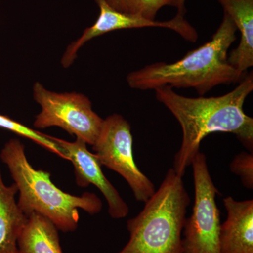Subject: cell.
<instances>
[{
  "instance_id": "6da1fadb",
  "label": "cell",
  "mask_w": 253,
  "mask_h": 253,
  "mask_svg": "<svg viewBox=\"0 0 253 253\" xmlns=\"http://www.w3.org/2000/svg\"><path fill=\"white\" fill-rule=\"evenodd\" d=\"M253 90V72L246 74L234 90L213 97H186L169 86L155 89L156 97L176 118L182 130L180 149L174 156L176 174L183 176L200 152L201 141L211 133L227 132L236 137L250 152L253 149V119L244 110Z\"/></svg>"
},
{
  "instance_id": "7a4b0ae2",
  "label": "cell",
  "mask_w": 253,
  "mask_h": 253,
  "mask_svg": "<svg viewBox=\"0 0 253 253\" xmlns=\"http://www.w3.org/2000/svg\"><path fill=\"white\" fill-rule=\"evenodd\" d=\"M237 28L224 13L222 21L211 41L172 63L157 62L129 73L126 82L132 89L152 90L161 86L194 88L204 96L214 86L242 81L228 61V50L236 41Z\"/></svg>"
},
{
  "instance_id": "3957f363",
  "label": "cell",
  "mask_w": 253,
  "mask_h": 253,
  "mask_svg": "<svg viewBox=\"0 0 253 253\" xmlns=\"http://www.w3.org/2000/svg\"><path fill=\"white\" fill-rule=\"evenodd\" d=\"M0 158L9 168L17 186L18 206L27 217L38 213L48 218L59 230L73 232L79 221L78 209L89 214H98L102 209V202L96 194H68L53 184L50 173L35 169L28 162L24 145L18 139L8 141Z\"/></svg>"
},
{
  "instance_id": "277c9868",
  "label": "cell",
  "mask_w": 253,
  "mask_h": 253,
  "mask_svg": "<svg viewBox=\"0 0 253 253\" xmlns=\"http://www.w3.org/2000/svg\"><path fill=\"white\" fill-rule=\"evenodd\" d=\"M173 168L136 217L126 222L129 239L118 253H182V232L191 199Z\"/></svg>"
},
{
  "instance_id": "5b68a950",
  "label": "cell",
  "mask_w": 253,
  "mask_h": 253,
  "mask_svg": "<svg viewBox=\"0 0 253 253\" xmlns=\"http://www.w3.org/2000/svg\"><path fill=\"white\" fill-rule=\"evenodd\" d=\"M33 98L41 112L34 121L37 129L59 126L86 144L94 145L104 119L92 109L85 95L75 92H55L46 89L39 82L33 84Z\"/></svg>"
},
{
  "instance_id": "8992f818",
  "label": "cell",
  "mask_w": 253,
  "mask_h": 253,
  "mask_svg": "<svg viewBox=\"0 0 253 253\" xmlns=\"http://www.w3.org/2000/svg\"><path fill=\"white\" fill-rule=\"evenodd\" d=\"M191 166L195 200L192 212L184 221L182 253H221L220 213L216 202L219 191L208 170L206 155L198 153Z\"/></svg>"
},
{
  "instance_id": "52a82bcc",
  "label": "cell",
  "mask_w": 253,
  "mask_h": 253,
  "mask_svg": "<svg viewBox=\"0 0 253 253\" xmlns=\"http://www.w3.org/2000/svg\"><path fill=\"white\" fill-rule=\"evenodd\" d=\"M92 146L101 166L122 176L136 201L145 203L153 196L154 184L134 161L131 126L126 118L118 113L105 118Z\"/></svg>"
},
{
  "instance_id": "ba28073f",
  "label": "cell",
  "mask_w": 253,
  "mask_h": 253,
  "mask_svg": "<svg viewBox=\"0 0 253 253\" xmlns=\"http://www.w3.org/2000/svg\"><path fill=\"white\" fill-rule=\"evenodd\" d=\"M99 7V15L96 22L86 28L82 36L66 48L61 58L63 67L69 68L77 59L78 52L87 42L96 37L118 30L146 27L168 28L175 31L186 41L194 42L197 41L196 29L184 18L176 15L172 19L166 21H151L136 16L122 14L108 4L106 0H95Z\"/></svg>"
},
{
  "instance_id": "9c48e42d",
  "label": "cell",
  "mask_w": 253,
  "mask_h": 253,
  "mask_svg": "<svg viewBox=\"0 0 253 253\" xmlns=\"http://www.w3.org/2000/svg\"><path fill=\"white\" fill-rule=\"evenodd\" d=\"M53 140L62 150L66 160L72 163L77 185L84 188L93 184L104 195L111 217L118 219L126 217L129 213L127 204L105 176L101 163L96 155L88 150L87 144L78 139L70 142L53 136Z\"/></svg>"
},
{
  "instance_id": "30bf717a",
  "label": "cell",
  "mask_w": 253,
  "mask_h": 253,
  "mask_svg": "<svg viewBox=\"0 0 253 253\" xmlns=\"http://www.w3.org/2000/svg\"><path fill=\"white\" fill-rule=\"evenodd\" d=\"M227 217L221 224V253H253V201L224 198Z\"/></svg>"
},
{
  "instance_id": "8fae6325",
  "label": "cell",
  "mask_w": 253,
  "mask_h": 253,
  "mask_svg": "<svg viewBox=\"0 0 253 253\" xmlns=\"http://www.w3.org/2000/svg\"><path fill=\"white\" fill-rule=\"evenodd\" d=\"M241 33V41L228 56V61L245 77L253 66V0H217Z\"/></svg>"
},
{
  "instance_id": "7c38bea8",
  "label": "cell",
  "mask_w": 253,
  "mask_h": 253,
  "mask_svg": "<svg viewBox=\"0 0 253 253\" xmlns=\"http://www.w3.org/2000/svg\"><path fill=\"white\" fill-rule=\"evenodd\" d=\"M16 184L6 186L0 168V253H18L17 241L28 217L18 207Z\"/></svg>"
},
{
  "instance_id": "4fadbf2b",
  "label": "cell",
  "mask_w": 253,
  "mask_h": 253,
  "mask_svg": "<svg viewBox=\"0 0 253 253\" xmlns=\"http://www.w3.org/2000/svg\"><path fill=\"white\" fill-rule=\"evenodd\" d=\"M58 230L48 218L33 213L18 236V253H63Z\"/></svg>"
},
{
  "instance_id": "5bb4252c",
  "label": "cell",
  "mask_w": 253,
  "mask_h": 253,
  "mask_svg": "<svg viewBox=\"0 0 253 253\" xmlns=\"http://www.w3.org/2000/svg\"><path fill=\"white\" fill-rule=\"evenodd\" d=\"M108 4L122 14L155 21L163 6H172V0H106Z\"/></svg>"
},
{
  "instance_id": "9a60e30c",
  "label": "cell",
  "mask_w": 253,
  "mask_h": 253,
  "mask_svg": "<svg viewBox=\"0 0 253 253\" xmlns=\"http://www.w3.org/2000/svg\"><path fill=\"white\" fill-rule=\"evenodd\" d=\"M0 128L31 139L33 142L66 160L62 150L53 140V136L42 134L0 113Z\"/></svg>"
},
{
  "instance_id": "2e32d148",
  "label": "cell",
  "mask_w": 253,
  "mask_h": 253,
  "mask_svg": "<svg viewBox=\"0 0 253 253\" xmlns=\"http://www.w3.org/2000/svg\"><path fill=\"white\" fill-rule=\"evenodd\" d=\"M231 172L241 177L245 187L253 188V152L240 153L231 163Z\"/></svg>"
},
{
  "instance_id": "e0dca14e",
  "label": "cell",
  "mask_w": 253,
  "mask_h": 253,
  "mask_svg": "<svg viewBox=\"0 0 253 253\" xmlns=\"http://www.w3.org/2000/svg\"><path fill=\"white\" fill-rule=\"evenodd\" d=\"M186 0H172V6L177 9V13L176 15L179 16H184L186 12L185 7Z\"/></svg>"
}]
</instances>
